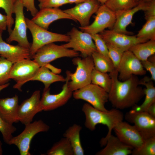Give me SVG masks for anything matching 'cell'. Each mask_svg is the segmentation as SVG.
<instances>
[{
    "label": "cell",
    "mask_w": 155,
    "mask_h": 155,
    "mask_svg": "<svg viewBox=\"0 0 155 155\" xmlns=\"http://www.w3.org/2000/svg\"><path fill=\"white\" fill-rule=\"evenodd\" d=\"M69 4L75 3L76 4L84 2L87 0H67Z\"/></svg>",
    "instance_id": "bcb514c9"
},
{
    "label": "cell",
    "mask_w": 155,
    "mask_h": 155,
    "mask_svg": "<svg viewBox=\"0 0 155 155\" xmlns=\"http://www.w3.org/2000/svg\"><path fill=\"white\" fill-rule=\"evenodd\" d=\"M148 4L139 2L137 6L132 8L115 12L116 21L112 30L119 33L131 34V32L127 30V27L131 23L134 14L139 11H144Z\"/></svg>",
    "instance_id": "44dd1931"
},
{
    "label": "cell",
    "mask_w": 155,
    "mask_h": 155,
    "mask_svg": "<svg viewBox=\"0 0 155 155\" xmlns=\"http://www.w3.org/2000/svg\"></svg>",
    "instance_id": "f5cc1de1"
},
{
    "label": "cell",
    "mask_w": 155,
    "mask_h": 155,
    "mask_svg": "<svg viewBox=\"0 0 155 155\" xmlns=\"http://www.w3.org/2000/svg\"><path fill=\"white\" fill-rule=\"evenodd\" d=\"M131 154L133 155H155V137L145 140L140 148L133 149Z\"/></svg>",
    "instance_id": "d6a6232c"
},
{
    "label": "cell",
    "mask_w": 155,
    "mask_h": 155,
    "mask_svg": "<svg viewBox=\"0 0 155 155\" xmlns=\"http://www.w3.org/2000/svg\"><path fill=\"white\" fill-rule=\"evenodd\" d=\"M45 154L74 155V152L69 140L64 137L55 143Z\"/></svg>",
    "instance_id": "83f0119b"
},
{
    "label": "cell",
    "mask_w": 155,
    "mask_h": 155,
    "mask_svg": "<svg viewBox=\"0 0 155 155\" xmlns=\"http://www.w3.org/2000/svg\"><path fill=\"white\" fill-rule=\"evenodd\" d=\"M42 111L40 91L36 90L29 98L19 105L17 112L19 121L26 125L32 122L36 115Z\"/></svg>",
    "instance_id": "2e32d148"
},
{
    "label": "cell",
    "mask_w": 155,
    "mask_h": 155,
    "mask_svg": "<svg viewBox=\"0 0 155 155\" xmlns=\"http://www.w3.org/2000/svg\"><path fill=\"white\" fill-rule=\"evenodd\" d=\"M18 97L0 98V116L5 121L13 124L19 122L18 116Z\"/></svg>",
    "instance_id": "7402d4cb"
},
{
    "label": "cell",
    "mask_w": 155,
    "mask_h": 155,
    "mask_svg": "<svg viewBox=\"0 0 155 155\" xmlns=\"http://www.w3.org/2000/svg\"><path fill=\"white\" fill-rule=\"evenodd\" d=\"M136 36L148 40H155V16L148 18Z\"/></svg>",
    "instance_id": "1f68e13d"
},
{
    "label": "cell",
    "mask_w": 155,
    "mask_h": 155,
    "mask_svg": "<svg viewBox=\"0 0 155 155\" xmlns=\"http://www.w3.org/2000/svg\"><path fill=\"white\" fill-rule=\"evenodd\" d=\"M99 3L96 0H87L63 11L74 21H78L81 27H85L90 24V18L98 9L100 5Z\"/></svg>",
    "instance_id": "9a60e30c"
},
{
    "label": "cell",
    "mask_w": 155,
    "mask_h": 155,
    "mask_svg": "<svg viewBox=\"0 0 155 155\" xmlns=\"http://www.w3.org/2000/svg\"><path fill=\"white\" fill-rule=\"evenodd\" d=\"M125 117L127 121L134 124L145 140L155 137V118L146 112L131 110L126 114Z\"/></svg>",
    "instance_id": "4fadbf2b"
},
{
    "label": "cell",
    "mask_w": 155,
    "mask_h": 155,
    "mask_svg": "<svg viewBox=\"0 0 155 155\" xmlns=\"http://www.w3.org/2000/svg\"><path fill=\"white\" fill-rule=\"evenodd\" d=\"M40 9L45 8H59L63 5L69 4L67 0H38Z\"/></svg>",
    "instance_id": "f35d334b"
},
{
    "label": "cell",
    "mask_w": 155,
    "mask_h": 155,
    "mask_svg": "<svg viewBox=\"0 0 155 155\" xmlns=\"http://www.w3.org/2000/svg\"><path fill=\"white\" fill-rule=\"evenodd\" d=\"M24 7L22 0H17L15 3L13 10L15 16V26L6 40L8 43L16 41L18 45L30 49L31 45L27 37L28 28L24 13Z\"/></svg>",
    "instance_id": "ba28073f"
},
{
    "label": "cell",
    "mask_w": 155,
    "mask_h": 155,
    "mask_svg": "<svg viewBox=\"0 0 155 155\" xmlns=\"http://www.w3.org/2000/svg\"><path fill=\"white\" fill-rule=\"evenodd\" d=\"M140 84L146 87L144 89L145 99L140 105L133 106L132 110L137 112H146L149 106L155 103V87L153 81L147 76L140 80Z\"/></svg>",
    "instance_id": "cb8c5ba5"
},
{
    "label": "cell",
    "mask_w": 155,
    "mask_h": 155,
    "mask_svg": "<svg viewBox=\"0 0 155 155\" xmlns=\"http://www.w3.org/2000/svg\"><path fill=\"white\" fill-rule=\"evenodd\" d=\"M144 12L145 19L155 16V1L149 3Z\"/></svg>",
    "instance_id": "b9f144b4"
},
{
    "label": "cell",
    "mask_w": 155,
    "mask_h": 155,
    "mask_svg": "<svg viewBox=\"0 0 155 155\" xmlns=\"http://www.w3.org/2000/svg\"><path fill=\"white\" fill-rule=\"evenodd\" d=\"M106 44L109 58L111 61L114 68L117 69L125 51L110 44L106 43Z\"/></svg>",
    "instance_id": "8d00e7d4"
},
{
    "label": "cell",
    "mask_w": 155,
    "mask_h": 155,
    "mask_svg": "<svg viewBox=\"0 0 155 155\" xmlns=\"http://www.w3.org/2000/svg\"><path fill=\"white\" fill-rule=\"evenodd\" d=\"M146 60L141 61L144 68L150 72V79L155 81V57L154 55L150 57Z\"/></svg>",
    "instance_id": "ab89813d"
},
{
    "label": "cell",
    "mask_w": 155,
    "mask_h": 155,
    "mask_svg": "<svg viewBox=\"0 0 155 155\" xmlns=\"http://www.w3.org/2000/svg\"><path fill=\"white\" fill-rule=\"evenodd\" d=\"M40 67L30 59H24L13 64L9 75V79L16 82L14 89L22 91L21 87L36 73Z\"/></svg>",
    "instance_id": "30bf717a"
},
{
    "label": "cell",
    "mask_w": 155,
    "mask_h": 155,
    "mask_svg": "<svg viewBox=\"0 0 155 155\" xmlns=\"http://www.w3.org/2000/svg\"><path fill=\"white\" fill-rule=\"evenodd\" d=\"M47 67L50 71L56 74H58L60 73L61 71V69L57 68L50 63L47 64L45 65Z\"/></svg>",
    "instance_id": "ee69618b"
},
{
    "label": "cell",
    "mask_w": 155,
    "mask_h": 155,
    "mask_svg": "<svg viewBox=\"0 0 155 155\" xmlns=\"http://www.w3.org/2000/svg\"><path fill=\"white\" fill-rule=\"evenodd\" d=\"M139 2L142 3H149L153 1H155V0H138Z\"/></svg>",
    "instance_id": "c3c4849f"
},
{
    "label": "cell",
    "mask_w": 155,
    "mask_h": 155,
    "mask_svg": "<svg viewBox=\"0 0 155 155\" xmlns=\"http://www.w3.org/2000/svg\"><path fill=\"white\" fill-rule=\"evenodd\" d=\"M94 42L97 51L105 57L110 59L106 44L99 34H90Z\"/></svg>",
    "instance_id": "74e56055"
},
{
    "label": "cell",
    "mask_w": 155,
    "mask_h": 155,
    "mask_svg": "<svg viewBox=\"0 0 155 155\" xmlns=\"http://www.w3.org/2000/svg\"><path fill=\"white\" fill-rule=\"evenodd\" d=\"M27 28L32 34V42L30 48L32 57L36 51L43 46L51 43L57 42H68L70 37L66 35L49 31L37 25L31 20L26 18Z\"/></svg>",
    "instance_id": "3957f363"
},
{
    "label": "cell",
    "mask_w": 155,
    "mask_h": 155,
    "mask_svg": "<svg viewBox=\"0 0 155 155\" xmlns=\"http://www.w3.org/2000/svg\"><path fill=\"white\" fill-rule=\"evenodd\" d=\"M2 146V143L1 141L0 140V155H2L3 154V150Z\"/></svg>",
    "instance_id": "681fc988"
},
{
    "label": "cell",
    "mask_w": 155,
    "mask_h": 155,
    "mask_svg": "<svg viewBox=\"0 0 155 155\" xmlns=\"http://www.w3.org/2000/svg\"><path fill=\"white\" fill-rule=\"evenodd\" d=\"M67 34L69 36L70 40L63 45L67 48H71L80 52V55L82 58L91 56L94 52L97 51L90 34L74 27Z\"/></svg>",
    "instance_id": "9c48e42d"
},
{
    "label": "cell",
    "mask_w": 155,
    "mask_h": 155,
    "mask_svg": "<svg viewBox=\"0 0 155 155\" xmlns=\"http://www.w3.org/2000/svg\"><path fill=\"white\" fill-rule=\"evenodd\" d=\"M25 126L22 132L19 135L13 137L8 144L16 145L21 155H31L29 149L32 139L39 133L48 131L50 127L40 119L35 121Z\"/></svg>",
    "instance_id": "5b68a950"
},
{
    "label": "cell",
    "mask_w": 155,
    "mask_h": 155,
    "mask_svg": "<svg viewBox=\"0 0 155 155\" xmlns=\"http://www.w3.org/2000/svg\"><path fill=\"white\" fill-rule=\"evenodd\" d=\"M13 64L4 57L0 56V85L7 83L9 81V74Z\"/></svg>",
    "instance_id": "e575fe53"
},
{
    "label": "cell",
    "mask_w": 155,
    "mask_h": 155,
    "mask_svg": "<svg viewBox=\"0 0 155 155\" xmlns=\"http://www.w3.org/2000/svg\"></svg>",
    "instance_id": "816d5d0a"
},
{
    "label": "cell",
    "mask_w": 155,
    "mask_h": 155,
    "mask_svg": "<svg viewBox=\"0 0 155 155\" xmlns=\"http://www.w3.org/2000/svg\"><path fill=\"white\" fill-rule=\"evenodd\" d=\"M72 61L76 69L74 73H70L71 81L69 82L68 86L73 92L91 83L92 73L94 67L91 56L82 58L75 57Z\"/></svg>",
    "instance_id": "277c9868"
},
{
    "label": "cell",
    "mask_w": 155,
    "mask_h": 155,
    "mask_svg": "<svg viewBox=\"0 0 155 155\" xmlns=\"http://www.w3.org/2000/svg\"><path fill=\"white\" fill-rule=\"evenodd\" d=\"M129 50L140 61L146 60L155 54V40H150L137 44L131 46Z\"/></svg>",
    "instance_id": "4316f807"
},
{
    "label": "cell",
    "mask_w": 155,
    "mask_h": 155,
    "mask_svg": "<svg viewBox=\"0 0 155 155\" xmlns=\"http://www.w3.org/2000/svg\"><path fill=\"white\" fill-rule=\"evenodd\" d=\"M117 136L125 144L133 148H140L145 140L134 125L122 121L113 129Z\"/></svg>",
    "instance_id": "ac0fdd59"
},
{
    "label": "cell",
    "mask_w": 155,
    "mask_h": 155,
    "mask_svg": "<svg viewBox=\"0 0 155 155\" xmlns=\"http://www.w3.org/2000/svg\"><path fill=\"white\" fill-rule=\"evenodd\" d=\"M139 3L138 0H108L104 4L115 13L132 8Z\"/></svg>",
    "instance_id": "4dcf8cb0"
},
{
    "label": "cell",
    "mask_w": 155,
    "mask_h": 155,
    "mask_svg": "<svg viewBox=\"0 0 155 155\" xmlns=\"http://www.w3.org/2000/svg\"><path fill=\"white\" fill-rule=\"evenodd\" d=\"M81 126L74 124L70 126L64 133L63 136L69 140L72 148L74 155H83L84 151L80 139V133Z\"/></svg>",
    "instance_id": "484cf974"
},
{
    "label": "cell",
    "mask_w": 155,
    "mask_h": 155,
    "mask_svg": "<svg viewBox=\"0 0 155 155\" xmlns=\"http://www.w3.org/2000/svg\"><path fill=\"white\" fill-rule=\"evenodd\" d=\"M17 0H0V8L4 9L7 18V28L9 34L11 31L14 20L12 17L14 4Z\"/></svg>",
    "instance_id": "836d02e7"
},
{
    "label": "cell",
    "mask_w": 155,
    "mask_h": 155,
    "mask_svg": "<svg viewBox=\"0 0 155 155\" xmlns=\"http://www.w3.org/2000/svg\"><path fill=\"white\" fill-rule=\"evenodd\" d=\"M102 4H105L108 0H96Z\"/></svg>",
    "instance_id": "f907efd6"
},
{
    "label": "cell",
    "mask_w": 155,
    "mask_h": 155,
    "mask_svg": "<svg viewBox=\"0 0 155 155\" xmlns=\"http://www.w3.org/2000/svg\"><path fill=\"white\" fill-rule=\"evenodd\" d=\"M32 81H37L42 82L44 85V90L49 88L51 85L58 82H65V78L63 76L52 72L46 66L40 67L35 74L28 82Z\"/></svg>",
    "instance_id": "d4e9b609"
},
{
    "label": "cell",
    "mask_w": 155,
    "mask_h": 155,
    "mask_svg": "<svg viewBox=\"0 0 155 155\" xmlns=\"http://www.w3.org/2000/svg\"><path fill=\"white\" fill-rule=\"evenodd\" d=\"M96 13L92 23L85 27H79L81 31L90 34H97L113 26L116 21L115 13L104 4L100 5Z\"/></svg>",
    "instance_id": "5bb4252c"
},
{
    "label": "cell",
    "mask_w": 155,
    "mask_h": 155,
    "mask_svg": "<svg viewBox=\"0 0 155 155\" xmlns=\"http://www.w3.org/2000/svg\"><path fill=\"white\" fill-rule=\"evenodd\" d=\"M117 69L109 73L112 84L108 93V100L112 106L123 109L135 105L145 95L144 90L140 86V80L133 75L129 79L121 81L118 78Z\"/></svg>",
    "instance_id": "6da1fadb"
},
{
    "label": "cell",
    "mask_w": 155,
    "mask_h": 155,
    "mask_svg": "<svg viewBox=\"0 0 155 155\" xmlns=\"http://www.w3.org/2000/svg\"><path fill=\"white\" fill-rule=\"evenodd\" d=\"M79 56L78 52L72 49L67 48L63 45H58L51 43L39 49L31 58L41 67L59 58L75 57Z\"/></svg>",
    "instance_id": "8992f818"
},
{
    "label": "cell",
    "mask_w": 155,
    "mask_h": 155,
    "mask_svg": "<svg viewBox=\"0 0 155 155\" xmlns=\"http://www.w3.org/2000/svg\"><path fill=\"white\" fill-rule=\"evenodd\" d=\"M146 112L152 117L155 118V103L149 106Z\"/></svg>",
    "instance_id": "f6af8a7d"
},
{
    "label": "cell",
    "mask_w": 155,
    "mask_h": 155,
    "mask_svg": "<svg viewBox=\"0 0 155 155\" xmlns=\"http://www.w3.org/2000/svg\"><path fill=\"white\" fill-rule=\"evenodd\" d=\"M105 147L97 152V155H128L133 149L121 142L116 136L111 135L107 139Z\"/></svg>",
    "instance_id": "603a6c76"
},
{
    "label": "cell",
    "mask_w": 155,
    "mask_h": 155,
    "mask_svg": "<svg viewBox=\"0 0 155 155\" xmlns=\"http://www.w3.org/2000/svg\"><path fill=\"white\" fill-rule=\"evenodd\" d=\"M0 31V55L13 64L27 59H30V49L18 45H12L3 40Z\"/></svg>",
    "instance_id": "ffe728a7"
},
{
    "label": "cell",
    "mask_w": 155,
    "mask_h": 155,
    "mask_svg": "<svg viewBox=\"0 0 155 155\" xmlns=\"http://www.w3.org/2000/svg\"><path fill=\"white\" fill-rule=\"evenodd\" d=\"M9 85V83H7L4 84L0 85V92L4 89L7 87Z\"/></svg>",
    "instance_id": "7dc6e473"
},
{
    "label": "cell",
    "mask_w": 155,
    "mask_h": 155,
    "mask_svg": "<svg viewBox=\"0 0 155 155\" xmlns=\"http://www.w3.org/2000/svg\"><path fill=\"white\" fill-rule=\"evenodd\" d=\"M22 1L24 7L30 12L32 16H34L38 11L35 6L34 0H22Z\"/></svg>",
    "instance_id": "60d3db41"
},
{
    "label": "cell",
    "mask_w": 155,
    "mask_h": 155,
    "mask_svg": "<svg viewBox=\"0 0 155 155\" xmlns=\"http://www.w3.org/2000/svg\"><path fill=\"white\" fill-rule=\"evenodd\" d=\"M16 129V128L13 124L6 122L0 116V131L5 143L9 144L13 137L12 134Z\"/></svg>",
    "instance_id": "d590c367"
},
{
    "label": "cell",
    "mask_w": 155,
    "mask_h": 155,
    "mask_svg": "<svg viewBox=\"0 0 155 155\" xmlns=\"http://www.w3.org/2000/svg\"><path fill=\"white\" fill-rule=\"evenodd\" d=\"M61 19L73 20V19L59 8H45L40 9L31 20L39 26L48 30L54 21Z\"/></svg>",
    "instance_id": "d6986e66"
},
{
    "label": "cell",
    "mask_w": 155,
    "mask_h": 155,
    "mask_svg": "<svg viewBox=\"0 0 155 155\" xmlns=\"http://www.w3.org/2000/svg\"><path fill=\"white\" fill-rule=\"evenodd\" d=\"M70 73L69 71H66L65 83L59 93L54 94H51L50 88L43 90L40 99V105L42 111H50L61 106L66 104L71 97L73 92L68 86Z\"/></svg>",
    "instance_id": "8fae6325"
},
{
    "label": "cell",
    "mask_w": 155,
    "mask_h": 155,
    "mask_svg": "<svg viewBox=\"0 0 155 155\" xmlns=\"http://www.w3.org/2000/svg\"><path fill=\"white\" fill-rule=\"evenodd\" d=\"M75 99L86 101L94 107L103 111H108L105 106L108 100V94L100 87L92 83L73 92Z\"/></svg>",
    "instance_id": "52a82bcc"
},
{
    "label": "cell",
    "mask_w": 155,
    "mask_h": 155,
    "mask_svg": "<svg viewBox=\"0 0 155 155\" xmlns=\"http://www.w3.org/2000/svg\"><path fill=\"white\" fill-rule=\"evenodd\" d=\"M91 83L100 87L108 93L111 89L112 80L109 74L99 71L94 68L92 73Z\"/></svg>",
    "instance_id": "f546056e"
},
{
    "label": "cell",
    "mask_w": 155,
    "mask_h": 155,
    "mask_svg": "<svg viewBox=\"0 0 155 155\" xmlns=\"http://www.w3.org/2000/svg\"><path fill=\"white\" fill-rule=\"evenodd\" d=\"M99 34L106 43L113 45L124 51L129 50L131 46L137 44L148 41L139 38L136 36L119 33L112 30H104Z\"/></svg>",
    "instance_id": "e0dca14e"
},
{
    "label": "cell",
    "mask_w": 155,
    "mask_h": 155,
    "mask_svg": "<svg viewBox=\"0 0 155 155\" xmlns=\"http://www.w3.org/2000/svg\"><path fill=\"white\" fill-rule=\"evenodd\" d=\"M82 111L85 116L84 125L89 130L93 131L98 124L106 125L108 131L106 137L102 138L100 142L102 146L105 145L106 141L112 134L114 128L120 122L123 121L124 115L119 109L114 108L105 112L98 110L88 103L83 105Z\"/></svg>",
    "instance_id": "7a4b0ae2"
},
{
    "label": "cell",
    "mask_w": 155,
    "mask_h": 155,
    "mask_svg": "<svg viewBox=\"0 0 155 155\" xmlns=\"http://www.w3.org/2000/svg\"><path fill=\"white\" fill-rule=\"evenodd\" d=\"M117 69L118 78L122 81L133 75H142L146 73L141 61L129 50L124 52Z\"/></svg>",
    "instance_id": "7c38bea8"
},
{
    "label": "cell",
    "mask_w": 155,
    "mask_h": 155,
    "mask_svg": "<svg viewBox=\"0 0 155 155\" xmlns=\"http://www.w3.org/2000/svg\"><path fill=\"white\" fill-rule=\"evenodd\" d=\"M91 56L93 59L94 69L104 73H110L115 69L113 64L108 59L97 51L94 52Z\"/></svg>",
    "instance_id": "f1b7e54d"
},
{
    "label": "cell",
    "mask_w": 155,
    "mask_h": 155,
    "mask_svg": "<svg viewBox=\"0 0 155 155\" xmlns=\"http://www.w3.org/2000/svg\"><path fill=\"white\" fill-rule=\"evenodd\" d=\"M7 18L6 15L0 13V31L3 32L7 28Z\"/></svg>",
    "instance_id": "7bdbcfd3"
}]
</instances>
